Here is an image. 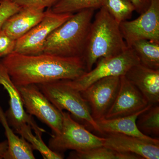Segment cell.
<instances>
[{"label": "cell", "instance_id": "obj_1", "mask_svg": "<svg viewBox=\"0 0 159 159\" xmlns=\"http://www.w3.org/2000/svg\"><path fill=\"white\" fill-rule=\"evenodd\" d=\"M0 62L16 86L74 80L87 72L82 57H60L44 53L25 55L13 52L3 57Z\"/></svg>", "mask_w": 159, "mask_h": 159}, {"label": "cell", "instance_id": "obj_2", "mask_svg": "<svg viewBox=\"0 0 159 159\" xmlns=\"http://www.w3.org/2000/svg\"><path fill=\"white\" fill-rule=\"evenodd\" d=\"M117 22L101 7L91 24L83 58L87 72L102 57L115 56L128 48Z\"/></svg>", "mask_w": 159, "mask_h": 159}, {"label": "cell", "instance_id": "obj_3", "mask_svg": "<svg viewBox=\"0 0 159 159\" xmlns=\"http://www.w3.org/2000/svg\"><path fill=\"white\" fill-rule=\"evenodd\" d=\"M95 9H83L52 31L46 40L43 53L63 57H82Z\"/></svg>", "mask_w": 159, "mask_h": 159}, {"label": "cell", "instance_id": "obj_4", "mask_svg": "<svg viewBox=\"0 0 159 159\" xmlns=\"http://www.w3.org/2000/svg\"><path fill=\"white\" fill-rule=\"evenodd\" d=\"M51 103L60 111L69 112L72 118L80 124L101 134L94 120L89 107L80 91L71 86L66 80L36 84Z\"/></svg>", "mask_w": 159, "mask_h": 159}, {"label": "cell", "instance_id": "obj_5", "mask_svg": "<svg viewBox=\"0 0 159 159\" xmlns=\"http://www.w3.org/2000/svg\"><path fill=\"white\" fill-rule=\"evenodd\" d=\"M62 128L61 132L51 136L48 147L57 153L62 154L68 150L86 151L103 146L104 137L97 136L74 120L68 111H62Z\"/></svg>", "mask_w": 159, "mask_h": 159}, {"label": "cell", "instance_id": "obj_6", "mask_svg": "<svg viewBox=\"0 0 159 159\" xmlns=\"http://www.w3.org/2000/svg\"><path fill=\"white\" fill-rule=\"evenodd\" d=\"M0 84L3 86L9 94V107L5 115L10 126L28 142L34 136L32 129L36 136H42L43 133L46 132V131L39 127L32 116L26 111L17 86L12 82L6 69L1 62Z\"/></svg>", "mask_w": 159, "mask_h": 159}, {"label": "cell", "instance_id": "obj_7", "mask_svg": "<svg viewBox=\"0 0 159 159\" xmlns=\"http://www.w3.org/2000/svg\"><path fill=\"white\" fill-rule=\"evenodd\" d=\"M140 63L139 57L131 48L121 54L102 57L97 61L94 68L74 80H66L71 86L81 92L97 80L109 77L123 76L133 66Z\"/></svg>", "mask_w": 159, "mask_h": 159}, {"label": "cell", "instance_id": "obj_8", "mask_svg": "<svg viewBox=\"0 0 159 159\" xmlns=\"http://www.w3.org/2000/svg\"><path fill=\"white\" fill-rule=\"evenodd\" d=\"M27 113L37 117L51 129L53 134L61 132L63 115L35 84L16 86Z\"/></svg>", "mask_w": 159, "mask_h": 159}, {"label": "cell", "instance_id": "obj_9", "mask_svg": "<svg viewBox=\"0 0 159 159\" xmlns=\"http://www.w3.org/2000/svg\"><path fill=\"white\" fill-rule=\"evenodd\" d=\"M73 14L54 13L48 8L42 20L16 40L14 52L25 55L43 54L44 46L49 35Z\"/></svg>", "mask_w": 159, "mask_h": 159}, {"label": "cell", "instance_id": "obj_10", "mask_svg": "<svg viewBox=\"0 0 159 159\" xmlns=\"http://www.w3.org/2000/svg\"><path fill=\"white\" fill-rule=\"evenodd\" d=\"M120 28L128 48L141 40L159 43V0H151L146 11L136 19L121 23Z\"/></svg>", "mask_w": 159, "mask_h": 159}, {"label": "cell", "instance_id": "obj_11", "mask_svg": "<svg viewBox=\"0 0 159 159\" xmlns=\"http://www.w3.org/2000/svg\"><path fill=\"white\" fill-rule=\"evenodd\" d=\"M120 84V77H107L80 92L89 107L94 120L104 119L116 97Z\"/></svg>", "mask_w": 159, "mask_h": 159}, {"label": "cell", "instance_id": "obj_12", "mask_svg": "<svg viewBox=\"0 0 159 159\" xmlns=\"http://www.w3.org/2000/svg\"><path fill=\"white\" fill-rule=\"evenodd\" d=\"M148 105L144 95L123 75L120 77V87L116 97L104 119L130 116L143 110Z\"/></svg>", "mask_w": 159, "mask_h": 159}, {"label": "cell", "instance_id": "obj_13", "mask_svg": "<svg viewBox=\"0 0 159 159\" xmlns=\"http://www.w3.org/2000/svg\"><path fill=\"white\" fill-rule=\"evenodd\" d=\"M103 146L122 152L138 155L142 159H159V145L120 134L104 135Z\"/></svg>", "mask_w": 159, "mask_h": 159}, {"label": "cell", "instance_id": "obj_14", "mask_svg": "<svg viewBox=\"0 0 159 159\" xmlns=\"http://www.w3.org/2000/svg\"><path fill=\"white\" fill-rule=\"evenodd\" d=\"M124 76L144 95L149 104H159V70L139 63L131 67Z\"/></svg>", "mask_w": 159, "mask_h": 159}, {"label": "cell", "instance_id": "obj_15", "mask_svg": "<svg viewBox=\"0 0 159 159\" xmlns=\"http://www.w3.org/2000/svg\"><path fill=\"white\" fill-rule=\"evenodd\" d=\"M45 13L44 9L21 7L17 12L6 20L1 29L11 39L17 40L38 24Z\"/></svg>", "mask_w": 159, "mask_h": 159}, {"label": "cell", "instance_id": "obj_16", "mask_svg": "<svg viewBox=\"0 0 159 159\" xmlns=\"http://www.w3.org/2000/svg\"><path fill=\"white\" fill-rule=\"evenodd\" d=\"M148 106L143 110L130 116L116 119H103L98 120L97 122L101 131V134L104 135L108 134H122L159 145V139L145 135L139 130L136 125V120L139 115L145 111Z\"/></svg>", "mask_w": 159, "mask_h": 159}, {"label": "cell", "instance_id": "obj_17", "mask_svg": "<svg viewBox=\"0 0 159 159\" xmlns=\"http://www.w3.org/2000/svg\"><path fill=\"white\" fill-rule=\"evenodd\" d=\"M0 122L5 129L8 148L3 159H34L32 145L23 137L15 134L9 125L5 113L0 106Z\"/></svg>", "mask_w": 159, "mask_h": 159}, {"label": "cell", "instance_id": "obj_18", "mask_svg": "<svg viewBox=\"0 0 159 159\" xmlns=\"http://www.w3.org/2000/svg\"><path fill=\"white\" fill-rule=\"evenodd\" d=\"M140 63L149 68L159 70V43L148 40L137 41L130 46Z\"/></svg>", "mask_w": 159, "mask_h": 159}, {"label": "cell", "instance_id": "obj_19", "mask_svg": "<svg viewBox=\"0 0 159 159\" xmlns=\"http://www.w3.org/2000/svg\"><path fill=\"white\" fill-rule=\"evenodd\" d=\"M69 158L76 159H142L135 154L116 151L102 146L84 152H71Z\"/></svg>", "mask_w": 159, "mask_h": 159}, {"label": "cell", "instance_id": "obj_20", "mask_svg": "<svg viewBox=\"0 0 159 159\" xmlns=\"http://www.w3.org/2000/svg\"><path fill=\"white\" fill-rule=\"evenodd\" d=\"M136 125L139 130L145 135L158 138L159 136V104H149L139 115Z\"/></svg>", "mask_w": 159, "mask_h": 159}, {"label": "cell", "instance_id": "obj_21", "mask_svg": "<svg viewBox=\"0 0 159 159\" xmlns=\"http://www.w3.org/2000/svg\"><path fill=\"white\" fill-rule=\"evenodd\" d=\"M100 6L105 8L119 24L130 19L135 11L130 0H100Z\"/></svg>", "mask_w": 159, "mask_h": 159}, {"label": "cell", "instance_id": "obj_22", "mask_svg": "<svg viewBox=\"0 0 159 159\" xmlns=\"http://www.w3.org/2000/svg\"><path fill=\"white\" fill-rule=\"evenodd\" d=\"M100 0H59L50 9L56 13H74L83 9L100 8Z\"/></svg>", "mask_w": 159, "mask_h": 159}, {"label": "cell", "instance_id": "obj_23", "mask_svg": "<svg viewBox=\"0 0 159 159\" xmlns=\"http://www.w3.org/2000/svg\"><path fill=\"white\" fill-rule=\"evenodd\" d=\"M10 0H3L0 3V29L7 19L20 9Z\"/></svg>", "mask_w": 159, "mask_h": 159}, {"label": "cell", "instance_id": "obj_24", "mask_svg": "<svg viewBox=\"0 0 159 159\" xmlns=\"http://www.w3.org/2000/svg\"><path fill=\"white\" fill-rule=\"evenodd\" d=\"M20 7H30L45 9L51 8L59 0H10Z\"/></svg>", "mask_w": 159, "mask_h": 159}, {"label": "cell", "instance_id": "obj_25", "mask_svg": "<svg viewBox=\"0 0 159 159\" xmlns=\"http://www.w3.org/2000/svg\"><path fill=\"white\" fill-rule=\"evenodd\" d=\"M16 41L8 36L2 29H0V57L14 52Z\"/></svg>", "mask_w": 159, "mask_h": 159}, {"label": "cell", "instance_id": "obj_26", "mask_svg": "<svg viewBox=\"0 0 159 159\" xmlns=\"http://www.w3.org/2000/svg\"><path fill=\"white\" fill-rule=\"evenodd\" d=\"M134 7L135 11L141 14L148 9L151 0H130Z\"/></svg>", "mask_w": 159, "mask_h": 159}, {"label": "cell", "instance_id": "obj_27", "mask_svg": "<svg viewBox=\"0 0 159 159\" xmlns=\"http://www.w3.org/2000/svg\"><path fill=\"white\" fill-rule=\"evenodd\" d=\"M8 145L7 141L0 142V159H3L7 149Z\"/></svg>", "mask_w": 159, "mask_h": 159}, {"label": "cell", "instance_id": "obj_28", "mask_svg": "<svg viewBox=\"0 0 159 159\" xmlns=\"http://www.w3.org/2000/svg\"><path fill=\"white\" fill-rule=\"evenodd\" d=\"M1 2H2V1H1V0H0V3H1Z\"/></svg>", "mask_w": 159, "mask_h": 159}, {"label": "cell", "instance_id": "obj_29", "mask_svg": "<svg viewBox=\"0 0 159 159\" xmlns=\"http://www.w3.org/2000/svg\"><path fill=\"white\" fill-rule=\"evenodd\" d=\"M1 1H3V0H1Z\"/></svg>", "mask_w": 159, "mask_h": 159}]
</instances>
